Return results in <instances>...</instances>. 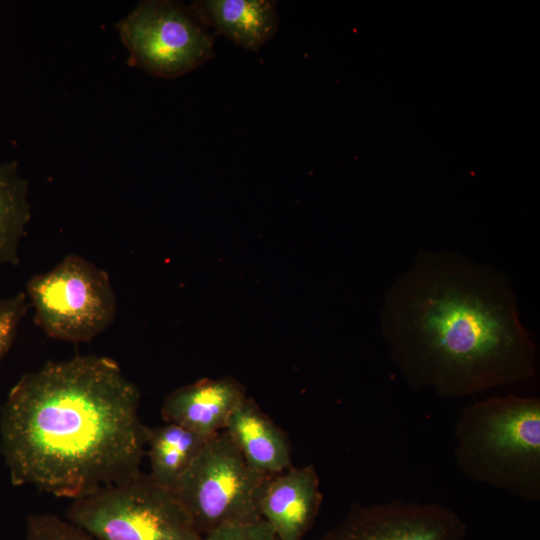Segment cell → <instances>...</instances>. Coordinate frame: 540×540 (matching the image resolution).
Returning a JSON list of instances; mask_svg holds the SVG:
<instances>
[{
  "mask_svg": "<svg viewBox=\"0 0 540 540\" xmlns=\"http://www.w3.org/2000/svg\"><path fill=\"white\" fill-rule=\"evenodd\" d=\"M140 391L106 356L48 361L24 374L0 411V449L14 486L72 501L141 472L147 426Z\"/></svg>",
  "mask_w": 540,
  "mask_h": 540,
  "instance_id": "cell-1",
  "label": "cell"
},
{
  "mask_svg": "<svg viewBox=\"0 0 540 540\" xmlns=\"http://www.w3.org/2000/svg\"><path fill=\"white\" fill-rule=\"evenodd\" d=\"M382 333L417 389L460 398L529 380L536 345L504 276L464 256L419 254L385 295Z\"/></svg>",
  "mask_w": 540,
  "mask_h": 540,
  "instance_id": "cell-2",
  "label": "cell"
},
{
  "mask_svg": "<svg viewBox=\"0 0 540 540\" xmlns=\"http://www.w3.org/2000/svg\"><path fill=\"white\" fill-rule=\"evenodd\" d=\"M454 456L472 480L525 500L540 498V400L513 394L466 406Z\"/></svg>",
  "mask_w": 540,
  "mask_h": 540,
  "instance_id": "cell-3",
  "label": "cell"
},
{
  "mask_svg": "<svg viewBox=\"0 0 540 540\" xmlns=\"http://www.w3.org/2000/svg\"><path fill=\"white\" fill-rule=\"evenodd\" d=\"M66 519L95 540H202L175 494L148 475L73 500Z\"/></svg>",
  "mask_w": 540,
  "mask_h": 540,
  "instance_id": "cell-4",
  "label": "cell"
},
{
  "mask_svg": "<svg viewBox=\"0 0 540 540\" xmlns=\"http://www.w3.org/2000/svg\"><path fill=\"white\" fill-rule=\"evenodd\" d=\"M269 476L250 466L223 430L206 440L173 493L205 536L260 519L261 494Z\"/></svg>",
  "mask_w": 540,
  "mask_h": 540,
  "instance_id": "cell-5",
  "label": "cell"
},
{
  "mask_svg": "<svg viewBox=\"0 0 540 540\" xmlns=\"http://www.w3.org/2000/svg\"><path fill=\"white\" fill-rule=\"evenodd\" d=\"M26 295L35 323L50 338L89 342L115 320L117 298L106 271L77 254L32 276Z\"/></svg>",
  "mask_w": 540,
  "mask_h": 540,
  "instance_id": "cell-6",
  "label": "cell"
},
{
  "mask_svg": "<svg viewBox=\"0 0 540 540\" xmlns=\"http://www.w3.org/2000/svg\"><path fill=\"white\" fill-rule=\"evenodd\" d=\"M129 62L158 77L175 78L214 57V38L189 6L175 1L139 3L118 23Z\"/></svg>",
  "mask_w": 540,
  "mask_h": 540,
  "instance_id": "cell-7",
  "label": "cell"
},
{
  "mask_svg": "<svg viewBox=\"0 0 540 540\" xmlns=\"http://www.w3.org/2000/svg\"><path fill=\"white\" fill-rule=\"evenodd\" d=\"M454 510L438 503H355L320 540H466Z\"/></svg>",
  "mask_w": 540,
  "mask_h": 540,
  "instance_id": "cell-8",
  "label": "cell"
},
{
  "mask_svg": "<svg viewBox=\"0 0 540 540\" xmlns=\"http://www.w3.org/2000/svg\"><path fill=\"white\" fill-rule=\"evenodd\" d=\"M320 479L313 465L270 475L260 499V515L280 540H302L322 504Z\"/></svg>",
  "mask_w": 540,
  "mask_h": 540,
  "instance_id": "cell-9",
  "label": "cell"
},
{
  "mask_svg": "<svg viewBox=\"0 0 540 540\" xmlns=\"http://www.w3.org/2000/svg\"><path fill=\"white\" fill-rule=\"evenodd\" d=\"M245 387L235 378H203L168 393L161 405L165 422L204 437L225 429L230 416L246 398Z\"/></svg>",
  "mask_w": 540,
  "mask_h": 540,
  "instance_id": "cell-10",
  "label": "cell"
},
{
  "mask_svg": "<svg viewBox=\"0 0 540 540\" xmlns=\"http://www.w3.org/2000/svg\"><path fill=\"white\" fill-rule=\"evenodd\" d=\"M224 431L257 471L275 475L292 466L285 433L252 398L246 397L237 406Z\"/></svg>",
  "mask_w": 540,
  "mask_h": 540,
  "instance_id": "cell-11",
  "label": "cell"
},
{
  "mask_svg": "<svg viewBox=\"0 0 540 540\" xmlns=\"http://www.w3.org/2000/svg\"><path fill=\"white\" fill-rule=\"evenodd\" d=\"M190 7L217 34L251 51L259 50L279 26L276 2L271 0H198Z\"/></svg>",
  "mask_w": 540,
  "mask_h": 540,
  "instance_id": "cell-12",
  "label": "cell"
},
{
  "mask_svg": "<svg viewBox=\"0 0 540 540\" xmlns=\"http://www.w3.org/2000/svg\"><path fill=\"white\" fill-rule=\"evenodd\" d=\"M208 438L173 423L147 427L148 476L173 492Z\"/></svg>",
  "mask_w": 540,
  "mask_h": 540,
  "instance_id": "cell-13",
  "label": "cell"
},
{
  "mask_svg": "<svg viewBox=\"0 0 540 540\" xmlns=\"http://www.w3.org/2000/svg\"><path fill=\"white\" fill-rule=\"evenodd\" d=\"M28 195L18 164L0 161V268L20 263V242L31 218Z\"/></svg>",
  "mask_w": 540,
  "mask_h": 540,
  "instance_id": "cell-14",
  "label": "cell"
},
{
  "mask_svg": "<svg viewBox=\"0 0 540 540\" xmlns=\"http://www.w3.org/2000/svg\"><path fill=\"white\" fill-rule=\"evenodd\" d=\"M24 540H95L67 519L54 514H33L26 519Z\"/></svg>",
  "mask_w": 540,
  "mask_h": 540,
  "instance_id": "cell-15",
  "label": "cell"
},
{
  "mask_svg": "<svg viewBox=\"0 0 540 540\" xmlns=\"http://www.w3.org/2000/svg\"><path fill=\"white\" fill-rule=\"evenodd\" d=\"M30 307L25 292L0 299V360L11 348L19 325Z\"/></svg>",
  "mask_w": 540,
  "mask_h": 540,
  "instance_id": "cell-16",
  "label": "cell"
},
{
  "mask_svg": "<svg viewBox=\"0 0 540 540\" xmlns=\"http://www.w3.org/2000/svg\"><path fill=\"white\" fill-rule=\"evenodd\" d=\"M202 540H280L270 525L262 518L224 526L205 536Z\"/></svg>",
  "mask_w": 540,
  "mask_h": 540,
  "instance_id": "cell-17",
  "label": "cell"
}]
</instances>
